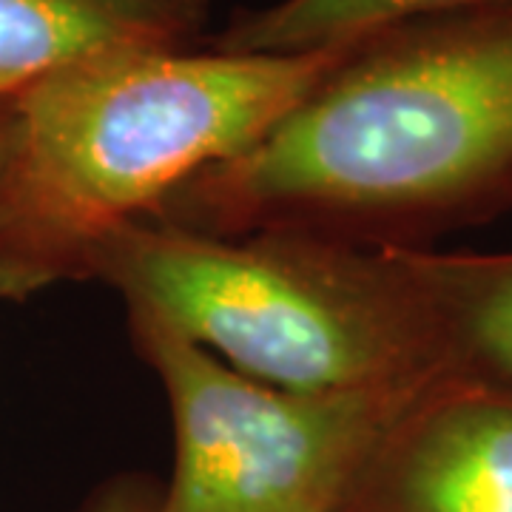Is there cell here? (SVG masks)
Here are the masks:
<instances>
[{
	"label": "cell",
	"instance_id": "3957f363",
	"mask_svg": "<svg viewBox=\"0 0 512 512\" xmlns=\"http://www.w3.org/2000/svg\"><path fill=\"white\" fill-rule=\"evenodd\" d=\"M100 276L228 367L293 393L430 387L453 367L393 245L305 231L234 239L140 220L97 242Z\"/></svg>",
	"mask_w": 512,
	"mask_h": 512
},
{
	"label": "cell",
	"instance_id": "5b68a950",
	"mask_svg": "<svg viewBox=\"0 0 512 512\" xmlns=\"http://www.w3.org/2000/svg\"><path fill=\"white\" fill-rule=\"evenodd\" d=\"M342 512H512V384L441 379L384 441Z\"/></svg>",
	"mask_w": 512,
	"mask_h": 512
},
{
	"label": "cell",
	"instance_id": "ba28073f",
	"mask_svg": "<svg viewBox=\"0 0 512 512\" xmlns=\"http://www.w3.org/2000/svg\"><path fill=\"white\" fill-rule=\"evenodd\" d=\"M512 6V0H279L248 12L220 37L222 52L308 55L359 43L393 26Z\"/></svg>",
	"mask_w": 512,
	"mask_h": 512
},
{
	"label": "cell",
	"instance_id": "8fae6325",
	"mask_svg": "<svg viewBox=\"0 0 512 512\" xmlns=\"http://www.w3.org/2000/svg\"><path fill=\"white\" fill-rule=\"evenodd\" d=\"M154 512H160V507H157V510H154Z\"/></svg>",
	"mask_w": 512,
	"mask_h": 512
},
{
	"label": "cell",
	"instance_id": "30bf717a",
	"mask_svg": "<svg viewBox=\"0 0 512 512\" xmlns=\"http://www.w3.org/2000/svg\"><path fill=\"white\" fill-rule=\"evenodd\" d=\"M9 100H12V97H3V94H0V111L9 106Z\"/></svg>",
	"mask_w": 512,
	"mask_h": 512
},
{
	"label": "cell",
	"instance_id": "9c48e42d",
	"mask_svg": "<svg viewBox=\"0 0 512 512\" xmlns=\"http://www.w3.org/2000/svg\"><path fill=\"white\" fill-rule=\"evenodd\" d=\"M12 148H15V134H12L9 106H6V109L0 111V225H3V205H6V180H9V165H12Z\"/></svg>",
	"mask_w": 512,
	"mask_h": 512
},
{
	"label": "cell",
	"instance_id": "52a82bcc",
	"mask_svg": "<svg viewBox=\"0 0 512 512\" xmlns=\"http://www.w3.org/2000/svg\"><path fill=\"white\" fill-rule=\"evenodd\" d=\"M393 248L427 299L453 373L512 384V254Z\"/></svg>",
	"mask_w": 512,
	"mask_h": 512
},
{
	"label": "cell",
	"instance_id": "277c9868",
	"mask_svg": "<svg viewBox=\"0 0 512 512\" xmlns=\"http://www.w3.org/2000/svg\"><path fill=\"white\" fill-rule=\"evenodd\" d=\"M128 313L174 421L160 512H342L399 421L439 384L293 393L242 376L148 313Z\"/></svg>",
	"mask_w": 512,
	"mask_h": 512
},
{
	"label": "cell",
	"instance_id": "8992f818",
	"mask_svg": "<svg viewBox=\"0 0 512 512\" xmlns=\"http://www.w3.org/2000/svg\"><path fill=\"white\" fill-rule=\"evenodd\" d=\"M205 0H0V94L120 49L180 46Z\"/></svg>",
	"mask_w": 512,
	"mask_h": 512
},
{
	"label": "cell",
	"instance_id": "6da1fadb",
	"mask_svg": "<svg viewBox=\"0 0 512 512\" xmlns=\"http://www.w3.org/2000/svg\"><path fill=\"white\" fill-rule=\"evenodd\" d=\"M510 205L512 6H501L359 40L271 134L180 188L157 220L419 248Z\"/></svg>",
	"mask_w": 512,
	"mask_h": 512
},
{
	"label": "cell",
	"instance_id": "7a4b0ae2",
	"mask_svg": "<svg viewBox=\"0 0 512 512\" xmlns=\"http://www.w3.org/2000/svg\"><path fill=\"white\" fill-rule=\"evenodd\" d=\"M308 55L143 46L86 57L9 103L0 288L80 276L97 242L271 134L353 49Z\"/></svg>",
	"mask_w": 512,
	"mask_h": 512
}]
</instances>
